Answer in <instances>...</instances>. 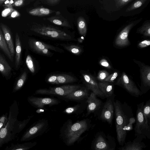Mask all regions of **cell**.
<instances>
[{
	"mask_svg": "<svg viewBox=\"0 0 150 150\" xmlns=\"http://www.w3.org/2000/svg\"><path fill=\"white\" fill-rule=\"evenodd\" d=\"M89 90L86 87L82 88L64 96V97L73 100H83L89 96Z\"/></svg>",
	"mask_w": 150,
	"mask_h": 150,
	"instance_id": "13",
	"label": "cell"
},
{
	"mask_svg": "<svg viewBox=\"0 0 150 150\" xmlns=\"http://www.w3.org/2000/svg\"><path fill=\"white\" fill-rule=\"evenodd\" d=\"M36 46L39 48L41 50L44 49L45 48V46L43 45L42 43L39 41L36 42L35 43Z\"/></svg>",
	"mask_w": 150,
	"mask_h": 150,
	"instance_id": "40",
	"label": "cell"
},
{
	"mask_svg": "<svg viewBox=\"0 0 150 150\" xmlns=\"http://www.w3.org/2000/svg\"><path fill=\"white\" fill-rule=\"evenodd\" d=\"M30 120L29 118L23 121L17 120L16 128L18 133V134L23 129Z\"/></svg>",
	"mask_w": 150,
	"mask_h": 150,
	"instance_id": "27",
	"label": "cell"
},
{
	"mask_svg": "<svg viewBox=\"0 0 150 150\" xmlns=\"http://www.w3.org/2000/svg\"><path fill=\"white\" fill-rule=\"evenodd\" d=\"M146 1V0H138L135 1L127 9L126 12L129 11L140 7Z\"/></svg>",
	"mask_w": 150,
	"mask_h": 150,
	"instance_id": "26",
	"label": "cell"
},
{
	"mask_svg": "<svg viewBox=\"0 0 150 150\" xmlns=\"http://www.w3.org/2000/svg\"><path fill=\"white\" fill-rule=\"evenodd\" d=\"M139 31L141 33L143 34L144 35L147 36H150V23H147L145 24L139 29Z\"/></svg>",
	"mask_w": 150,
	"mask_h": 150,
	"instance_id": "28",
	"label": "cell"
},
{
	"mask_svg": "<svg viewBox=\"0 0 150 150\" xmlns=\"http://www.w3.org/2000/svg\"><path fill=\"white\" fill-rule=\"evenodd\" d=\"M110 74V73L106 70H100L98 72L96 78L98 82H103Z\"/></svg>",
	"mask_w": 150,
	"mask_h": 150,
	"instance_id": "25",
	"label": "cell"
},
{
	"mask_svg": "<svg viewBox=\"0 0 150 150\" xmlns=\"http://www.w3.org/2000/svg\"><path fill=\"white\" fill-rule=\"evenodd\" d=\"M120 74L119 71H114L112 74H110L103 82H108L114 83L115 81H117Z\"/></svg>",
	"mask_w": 150,
	"mask_h": 150,
	"instance_id": "24",
	"label": "cell"
},
{
	"mask_svg": "<svg viewBox=\"0 0 150 150\" xmlns=\"http://www.w3.org/2000/svg\"><path fill=\"white\" fill-rule=\"evenodd\" d=\"M132 1V0H115V1L116 3V6L117 8H118L123 7Z\"/></svg>",
	"mask_w": 150,
	"mask_h": 150,
	"instance_id": "31",
	"label": "cell"
},
{
	"mask_svg": "<svg viewBox=\"0 0 150 150\" xmlns=\"http://www.w3.org/2000/svg\"><path fill=\"white\" fill-rule=\"evenodd\" d=\"M98 85L99 89L105 98L110 97L114 94V83L108 82H98Z\"/></svg>",
	"mask_w": 150,
	"mask_h": 150,
	"instance_id": "15",
	"label": "cell"
},
{
	"mask_svg": "<svg viewBox=\"0 0 150 150\" xmlns=\"http://www.w3.org/2000/svg\"><path fill=\"white\" fill-rule=\"evenodd\" d=\"M27 76L26 71H24L19 76L13 88V93H14L20 90L23 86Z\"/></svg>",
	"mask_w": 150,
	"mask_h": 150,
	"instance_id": "18",
	"label": "cell"
},
{
	"mask_svg": "<svg viewBox=\"0 0 150 150\" xmlns=\"http://www.w3.org/2000/svg\"><path fill=\"white\" fill-rule=\"evenodd\" d=\"M80 86L79 85H65L59 87H52L48 89H40L37 90L35 93L64 96L80 89Z\"/></svg>",
	"mask_w": 150,
	"mask_h": 150,
	"instance_id": "4",
	"label": "cell"
},
{
	"mask_svg": "<svg viewBox=\"0 0 150 150\" xmlns=\"http://www.w3.org/2000/svg\"><path fill=\"white\" fill-rule=\"evenodd\" d=\"M77 107H69L67 108L65 110V112L67 113H71L76 110Z\"/></svg>",
	"mask_w": 150,
	"mask_h": 150,
	"instance_id": "38",
	"label": "cell"
},
{
	"mask_svg": "<svg viewBox=\"0 0 150 150\" xmlns=\"http://www.w3.org/2000/svg\"><path fill=\"white\" fill-rule=\"evenodd\" d=\"M143 147L141 144L133 142L123 147L122 150H142Z\"/></svg>",
	"mask_w": 150,
	"mask_h": 150,
	"instance_id": "23",
	"label": "cell"
},
{
	"mask_svg": "<svg viewBox=\"0 0 150 150\" xmlns=\"http://www.w3.org/2000/svg\"><path fill=\"white\" fill-rule=\"evenodd\" d=\"M125 89L131 96L138 97L141 92L132 79L125 72H123L114 83Z\"/></svg>",
	"mask_w": 150,
	"mask_h": 150,
	"instance_id": "3",
	"label": "cell"
},
{
	"mask_svg": "<svg viewBox=\"0 0 150 150\" xmlns=\"http://www.w3.org/2000/svg\"><path fill=\"white\" fill-rule=\"evenodd\" d=\"M18 114V104L15 100L10 107L7 122L0 131V148L4 144L14 140L18 134L16 125Z\"/></svg>",
	"mask_w": 150,
	"mask_h": 150,
	"instance_id": "2",
	"label": "cell"
},
{
	"mask_svg": "<svg viewBox=\"0 0 150 150\" xmlns=\"http://www.w3.org/2000/svg\"><path fill=\"white\" fill-rule=\"evenodd\" d=\"M28 143L11 144L10 146H6L5 150H27L30 147Z\"/></svg>",
	"mask_w": 150,
	"mask_h": 150,
	"instance_id": "21",
	"label": "cell"
},
{
	"mask_svg": "<svg viewBox=\"0 0 150 150\" xmlns=\"http://www.w3.org/2000/svg\"><path fill=\"white\" fill-rule=\"evenodd\" d=\"M76 79L72 76L68 74H62L58 75L54 83H66L76 81Z\"/></svg>",
	"mask_w": 150,
	"mask_h": 150,
	"instance_id": "20",
	"label": "cell"
},
{
	"mask_svg": "<svg viewBox=\"0 0 150 150\" xmlns=\"http://www.w3.org/2000/svg\"><path fill=\"white\" fill-rule=\"evenodd\" d=\"M79 26L80 28H83L85 26V24L84 21H80L79 23Z\"/></svg>",
	"mask_w": 150,
	"mask_h": 150,
	"instance_id": "43",
	"label": "cell"
},
{
	"mask_svg": "<svg viewBox=\"0 0 150 150\" xmlns=\"http://www.w3.org/2000/svg\"><path fill=\"white\" fill-rule=\"evenodd\" d=\"M53 22L55 24L58 25H61L62 24L61 21L59 20L55 19L53 21Z\"/></svg>",
	"mask_w": 150,
	"mask_h": 150,
	"instance_id": "44",
	"label": "cell"
},
{
	"mask_svg": "<svg viewBox=\"0 0 150 150\" xmlns=\"http://www.w3.org/2000/svg\"><path fill=\"white\" fill-rule=\"evenodd\" d=\"M19 13L17 11L14 10L11 14V16L12 18H15L19 16Z\"/></svg>",
	"mask_w": 150,
	"mask_h": 150,
	"instance_id": "42",
	"label": "cell"
},
{
	"mask_svg": "<svg viewBox=\"0 0 150 150\" xmlns=\"http://www.w3.org/2000/svg\"><path fill=\"white\" fill-rule=\"evenodd\" d=\"M57 76L52 75L50 76L47 79V81L49 83H54L57 79Z\"/></svg>",
	"mask_w": 150,
	"mask_h": 150,
	"instance_id": "36",
	"label": "cell"
},
{
	"mask_svg": "<svg viewBox=\"0 0 150 150\" xmlns=\"http://www.w3.org/2000/svg\"><path fill=\"white\" fill-rule=\"evenodd\" d=\"M144 105V102L137 105L135 131L136 134H143L146 131L149 132V127L146 125L143 115V108Z\"/></svg>",
	"mask_w": 150,
	"mask_h": 150,
	"instance_id": "7",
	"label": "cell"
},
{
	"mask_svg": "<svg viewBox=\"0 0 150 150\" xmlns=\"http://www.w3.org/2000/svg\"><path fill=\"white\" fill-rule=\"evenodd\" d=\"M0 27L2 30L8 49L11 56L13 57L15 54V50L11 33L9 30L6 25L1 23V24Z\"/></svg>",
	"mask_w": 150,
	"mask_h": 150,
	"instance_id": "14",
	"label": "cell"
},
{
	"mask_svg": "<svg viewBox=\"0 0 150 150\" xmlns=\"http://www.w3.org/2000/svg\"><path fill=\"white\" fill-rule=\"evenodd\" d=\"M15 43L16 54L15 64L16 69L17 70L20 65L21 48L19 37L17 33L16 35Z\"/></svg>",
	"mask_w": 150,
	"mask_h": 150,
	"instance_id": "16",
	"label": "cell"
},
{
	"mask_svg": "<svg viewBox=\"0 0 150 150\" xmlns=\"http://www.w3.org/2000/svg\"><path fill=\"white\" fill-rule=\"evenodd\" d=\"M47 52H48V50L46 49H44L42 50V52L44 53L45 54H47Z\"/></svg>",
	"mask_w": 150,
	"mask_h": 150,
	"instance_id": "46",
	"label": "cell"
},
{
	"mask_svg": "<svg viewBox=\"0 0 150 150\" xmlns=\"http://www.w3.org/2000/svg\"><path fill=\"white\" fill-rule=\"evenodd\" d=\"M82 124L81 123H77L74 124L71 127V130L73 131H76L79 130L81 127Z\"/></svg>",
	"mask_w": 150,
	"mask_h": 150,
	"instance_id": "35",
	"label": "cell"
},
{
	"mask_svg": "<svg viewBox=\"0 0 150 150\" xmlns=\"http://www.w3.org/2000/svg\"><path fill=\"white\" fill-rule=\"evenodd\" d=\"M82 75L83 82L86 87L102 99L105 98L104 95L99 89L98 81L96 77L90 73H83L82 74Z\"/></svg>",
	"mask_w": 150,
	"mask_h": 150,
	"instance_id": "6",
	"label": "cell"
},
{
	"mask_svg": "<svg viewBox=\"0 0 150 150\" xmlns=\"http://www.w3.org/2000/svg\"><path fill=\"white\" fill-rule=\"evenodd\" d=\"M99 64L102 66L108 69H112L111 66L108 61L105 59H103L101 60L99 62Z\"/></svg>",
	"mask_w": 150,
	"mask_h": 150,
	"instance_id": "33",
	"label": "cell"
},
{
	"mask_svg": "<svg viewBox=\"0 0 150 150\" xmlns=\"http://www.w3.org/2000/svg\"><path fill=\"white\" fill-rule=\"evenodd\" d=\"M150 45V41L149 40H145L140 42L138 44V46L141 48H144Z\"/></svg>",
	"mask_w": 150,
	"mask_h": 150,
	"instance_id": "34",
	"label": "cell"
},
{
	"mask_svg": "<svg viewBox=\"0 0 150 150\" xmlns=\"http://www.w3.org/2000/svg\"><path fill=\"white\" fill-rule=\"evenodd\" d=\"M14 10L12 7L8 8L3 10L1 12V16L3 17H6L11 14Z\"/></svg>",
	"mask_w": 150,
	"mask_h": 150,
	"instance_id": "32",
	"label": "cell"
},
{
	"mask_svg": "<svg viewBox=\"0 0 150 150\" xmlns=\"http://www.w3.org/2000/svg\"><path fill=\"white\" fill-rule=\"evenodd\" d=\"M96 96L95 93L91 92L87 98V115L98 111L101 108L102 106V102L98 99Z\"/></svg>",
	"mask_w": 150,
	"mask_h": 150,
	"instance_id": "9",
	"label": "cell"
},
{
	"mask_svg": "<svg viewBox=\"0 0 150 150\" xmlns=\"http://www.w3.org/2000/svg\"><path fill=\"white\" fill-rule=\"evenodd\" d=\"M8 120L7 114H6L0 117V131L6 125Z\"/></svg>",
	"mask_w": 150,
	"mask_h": 150,
	"instance_id": "30",
	"label": "cell"
},
{
	"mask_svg": "<svg viewBox=\"0 0 150 150\" xmlns=\"http://www.w3.org/2000/svg\"><path fill=\"white\" fill-rule=\"evenodd\" d=\"M28 102L37 108H42L46 105H52L57 104L58 101L55 99L50 98H39L30 97L28 98Z\"/></svg>",
	"mask_w": 150,
	"mask_h": 150,
	"instance_id": "10",
	"label": "cell"
},
{
	"mask_svg": "<svg viewBox=\"0 0 150 150\" xmlns=\"http://www.w3.org/2000/svg\"><path fill=\"white\" fill-rule=\"evenodd\" d=\"M0 48L3 51L6 56L11 61H13V57L11 56L8 48L4 37L0 28Z\"/></svg>",
	"mask_w": 150,
	"mask_h": 150,
	"instance_id": "19",
	"label": "cell"
},
{
	"mask_svg": "<svg viewBox=\"0 0 150 150\" xmlns=\"http://www.w3.org/2000/svg\"><path fill=\"white\" fill-rule=\"evenodd\" d=\"M141 80L140 91L142 94L146 93L150 88V67L142 64L139 65Z\"/></svg>",
	"mask_w": 150,
	"mask_h": 150,
	"instance_id": "8",
	"label": "cell"
},
{
	"mask_svg": "<svg viewBox=\"0 0 150 150\" xmlns=\"http://www.w3.org/2000/svg\"><path fill=\"white\" fill-rule=\"evenodd\" d=\"M47 33L48 35H51L53 38L57 37L58 35V33L57 32L55 31H49Z\"/></svg>",
	"mask_w": 150,
	"mask_h": 150,
	"instance_id": "37",
	"label": "cell"
},
{
	"mask_svg": "<svg viewBox=\"0 0 150 150\" xmlns=\"http://www.w3.org/2000/svg\"><path fill=\"white\" fill-rule=\"evenodd\" d=\"M25 62L26 64L30 71L32 73L35 72V69L33 62L31 56L28 55L26 58Z\"/></svg>",
	"mask_w": 150,
	"mask_h": 150,
	"instance_id": "29",
	"label": "cell"
},
{
	"mask_svg": "<svg viewBox=\"0 0 150 150\" xmlns=\"http://www.w3.org/2000/svg\"><path fill=\"white\" fill-rule=\"evenodd\" d=\"M115 95L107 98L104 105L102 106L100 115V119L111 124L113 118L114 110V102Z\"/></svg>",
	"mask_w": 150,
	"mask_h": 150,
	"instance_id": "5",
	"label": "cell"
},
{
	"mask_svg": "<svg viewBox=\"0 0 150 150\" xmlns=\"http://www.w3.org/2000/svg\"><path fill=\"white\" fill-rule=\"evenodd\" d=\"M133 23H131L125 27L120 33L115 41L117 45L122 46L127 45L129 44L128 35L129 32L133 26Z\"/></svg>",
	"mask_w": 150,
	"mask_h": 150,
	"instance_id": "11",
	"label": "cell"
},
{
	"mask_svg": "<svg viewBox=\"0 0 150 150\" xmlns=\"http://www.w3.org/2000/svg\"><path fill=\"white\" fill-rule=\"evenodd\" d=\"M143 115L146 125L149 127L150 120V100L147 101L143 108Z\"/></svg>",
	"mask_w": 150,
	"mask_h": 150,
	"instance_id": "22",
	"label": "cell"
},
{
	"mask_svg": "<svg viewBox=\"0 0 150 150\" xmlns=\"http://www.w3.org/2000/svg\"><path fill=\"white\" fill-rule=\"evenodd\" d=\"M12 71L11 67L0 53V73L6 80H8L11 77Z\"/></svg>",
	"mask_w": 150,
	"mask_h": 150,
	"instance_id": "12",
	"label": "cell"
},
{
	"mask_svg": "<svg viewBox=\"0 0 150 150\" xmlns=\"http://www.w3.org/2000/svg\"><path fill=\"white\" fill-rule=\"evenodd\" d=\"M5 0H0V5L4 3L6 1Z\"/></svg>",
	"mask_w": 150,
	"mask_h": 150,
	"instance_id": "47",
	"label": "cell"
},
{
	"mask_svg": "<svg viewBox=\"0 0 150 150\" xmlns=\"http://www.w3.org/2000/svg\"><path fill=\"white\" fill-rule=\"evenodd\" d=\"M95 150H108L109 145L103 137L100 135L96 139L95 142Z\"/></svg>",
	"mask_w": 150,
	"mask_h": 150,
	"instance_id": "17",
	"label": "cell"
},
{
	"mask_svg": "<svg viewBox=\"0 0 150 150\" xmlns=\"http://www.w3.org/2000/svg\"><path fill=\"white\" fill-rule=\"evenodd\" d=\"M71 51L72 52L74 53H77L79 52V50L77 49L74 48L71 49Z\"/></svg>",
	"mask_w": 150,
	"mask_h": 150,
	"instance_id": "45",
	"label": "cell"
},
{
	"mask_svg": "<svg viewBox=\"0 0 150 150\" xmlns=\"http://www.w3.org/2000/svg\"><path fill=\"white\" fill-rule=\"evenodd\" d=\"M40 13L42 14L47 15L50 13V11L49 9L44 8H42L39 10Z\"/></svg>",
	"mask_w": 150,
	"mask_h": 150,
	"instance_id": "39",
	"label": "cell"
},
{
	"mask_svg": "<svg viewBox=\"0 0 150 150\" xmlns=\"http://www.w3.org/2000/svg\"><path fill=\"white\" fill-rule=\"evenodd\" d=\"M23 0H18L15 1L13 5L16 6H19L23 4Z\"/></svg>",
	"mask_w": 150,
	"mask_h": 150,
	"instance_id": "41",
	"label": "cell"
},
{
	"mask_svg": "<svg viewBox=\"0 0 150 150\" xmlns=\"http://www.w3.org/2000/svg\"><path fill=\"white\" fill-rule=\"evenodd\" d=\"M117 139L119 144L123 145L127 131L130 130L128 125L130 119L133 117L131 107L125 102L118 100L114 102Z\"/></svg>",
	"mask_w": 150,
	"mask_h": 150,
	"instance_id": "1",
	"label": "cell"
}]
</instances>
